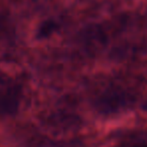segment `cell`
Returning <instances> with one entry per match:
<instances>
[{
    "label": "cell",
    "instance_id": "obj_1",
    "mask_svg": "<svg viewBox=\"0 0 147 147\" xmlns=\"http://www.w3.org/2000/svg\"><path fill=\"white\" fill-rule=\"evenodd\" d=\"M20 100V91L14 81L0 74V116L16 111Z\"/></svg>",
    "mask_w": 147,
    "mask_h": 147
},
{
    "label": "cell",
    "instance_id": "obj_2",
    "mask_svg": "<svg viewBox=\"0 0 147 147\" xmlns=\"http://www.w3.org/2000/svg\"><path fill=\"white\" fill-rule=\"evenodd\" d=\"M116 147H147V132H138L122 140Z\"/></svg>",
    "mask_w": 147,
    "mask_h": 147
}]
</instances>
